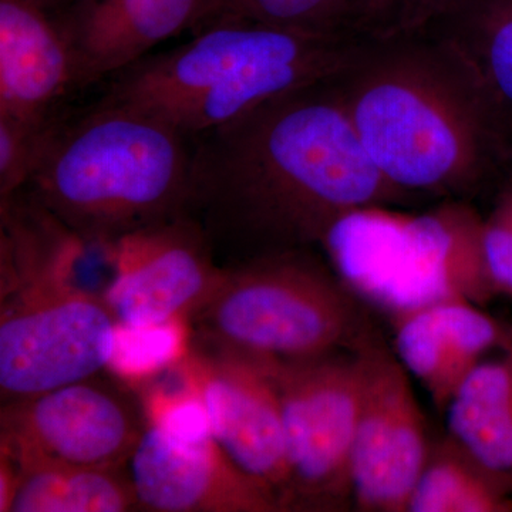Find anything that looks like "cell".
<instances>
[{
  "instance_id": "obj_1",
  "label": "cell",
  "mask_w": 512,
  "mask_h": 512,
  "mask_svg": "<svg viewBox=\"0 0 512 512\" xmlns=\"http://www.w3.org/2000/svg\"><path fill=\"white\" fill-rule=\"evenodd\" d=\"M407 198L367 156L330 77L197 138L187 215L224 266L322 245L350 212Z\"/></svg>"
},
{
  "instance_id": "obj_2",
  "label": "cell",
  "mask_w": 512,
  "mask_h": 512,
  "mask_svg": "<svg viewBox=\"0 0 512 512\" xmlns=\"http://www.w3.org/2000/svg\"><path fill=\"white\" fill-rule=\"evenodd\" d=\"M333 82L367 156L409 197H466L508 170L503 119L431 30L365 39Z\"/></svg>"
},
{
  "instance_id": "obj_3",
  "label": "cell",
  "mask_w": 512,
  "mask_h": 512,
  "mask_svg": "<svg viewBox=\"0 0 512 512\" xmlns=\"http://www.w3.org/2000/svg\"><path fill=\"white\" fill-rule=\"evenodd\" d=\"M194 141L101 99L62 117L23 194L94 247L188 214Z\"/></svg>"
},
{
  "instance_id": "obj_4",
  "label": "cell",
  "mask_w": 512,
  "mask_h": 512,
  "mask_svg": "<svg viewBox=\"0 0 512 512\" xmlns=\"http://www.w3.org/2000/svg\"><path fill=\"white\" fill-rule=\"evenodd\" d=\"M363 42L220 20L114 74L101 99L136 107L195 141L268 100L335 77Z\"/></svg>"
},
{
  "instance_id": "obj_5",
  "label": "cell",
  "mask_w": 512,
  "mask_h": 512,
  "mask_svg": "<svg viewBox=\"0 0 512 512\" xmlns=\"http://www.w3.org/2000/svg\"><path fill=\"white\" fill-rule=\"evenodd\" d=\"M83 245L47 215H23L0 231L2 403L106 370L116 320L103 295L74 278Z\"/></svg>"
},
{
  "instance_id": "obj_6",
  "label": "cell",
  "mask_w": 512,
  "mask_h": 512,
  "mask_svg": "<svg viewBox=\"0 0 512 512\" xmlns=\"http://www.w3.org/2000/svg\"><path fill=\"white\" fill-rule=\"evenodd\" d=\"M387 208L350 212L323 239L333 271L356 298L394 320L434 303L483 305L497 295L476 211L461 202L420 215Z\"/></svg>"
},
{
  "instance_id": "obj_7",
  "label": "cell",
  "mask_w": 512,
  "mask_h": 512,
  "mask_svg": "<svg viewBox=\"0 0 512 512\" xmlns=\"http://www.w3.org/2000/svg\"><path fill=\"white\" fill-rule=\"evenodd\" d=\"M355 298L313 248L289 249L224 265L191 320L195 338L218 348L306 359L372 343Z\"/></svg>"
},
{
  "instance_id": "obj_8",
  "label": "cell",
  "mask_w": 512,
  "mask_h": 512,
  "mask_svg": "<svg viewBox=\"0 0 512 512\" xmlns=\"http://www.w3.org/2000/svg\"><path fill=\"white\" fill-rule=\"evenodd\" d=\"M373 345L296 360L259 356L278 390L284 421L282 511L352 507L350 458Z\"/></svg>"
},
{
  "instance_id": "obj_9",
  "label": "cell",
  "mask_w": 512,
  "mask_h": 512,
  "mask_svg": "<svg viewBox=\"0 0 512 512\" xmlns=\"http://www.w3.org/2000/svg\"><path fill=\"white\" fill-rule=\"evenodd\" d=\"M93 379L2 403L0 451L19 466L123 467L143 434V420Z\"/></svg>"
},
{
  "instance_id": "obj_10",
  "label": "cell",
  "mask_w": 512,
  "mask_h": 512,
  "mask_svg": "<svg viewBox=\"0 0 512 512\" xmlns=\"http://www.w3.org/2000/svg\"><path fill=\"white\" fill-rule=\"evenodd\" d=\"M177 370L200 394L215 441L282 511L288 485L284 421L264 359L195 338Z\"/></svg>"
},
{
  "instance_id": "obj_11",
  "label": "cell",
  "mask_w": 512,
  "mask_h": 512,
  "mask_svg": "<svg viewBox=\"0 0 512 512\" xmlns=\"http://www.w3.org/2000/svg\"><path fill=\"white\" fill-rule=\"evenodd\" d=\"M107 251L113 274L101 295L114 320L124 325L192 318L224 274L190 215L127 235Z\"/></svg>"
},
{
  "instance_id": "obj_12",
  "label": "cell",
  "mask_w": 512,
  "mask_h": 512,
  "mask_svg": "<svg viewBox=\"0 0 512 512\" xmlns=\"http://www.w3.org/2000/svg\"><path fill=\"white\" fill-rule=\"evenodd\" d=\"M430 448L409 372L399 359L373 345L350 458L352 507L407 512Z\"/></svg>"
},
{
  "instance_id": "obj_13",
  "label": "cell",
  "mask_w": 512,
  "mask_h": 512,
  "mask_svg": "<svg viewBox=\"0 0 512 512\" xmlns=\"http://www.w3.org/2000/svg\"><path fill=\"white\" fill-rule=\"evenodd\" d=\"M138 508L154 512H278L258 481L214 437L183 441L144 426L130 460Z\"/></svg>"
},
{
  "instance_id": "obj_14",
  "label": "cell",
  "mask_w": 512,
  "mask_h": 512,
  "mask_svg": "<svg viewBox=\"0 0 512 512\" xmlns=\"http://www.w3.org/2000/svg\"><path fill=\"white\" fill-rule=\"evenodd\" d=\"M221 0H74L57 26L76 64L79 90L107 82L165 40L204 28Z\"/></svg>"
},
{
  "instance_id": "obj_15",
  "label": "cell",
  "mask_w": 512,
  "mask_h": 512,
  "mask_svg": "<svg viewBox=\"0 0 512 512\" xmlns=\"http://www.w3.org/2000/svg\"><path fill=\"white\" fill-rule=\"evenodd\" d=\"M77 90L72 49L55 19L26 0H0V114L52 123Z\"/></svg>"
},
{
  "instance_id": "obj_16",
  "label": "cell",
  "mask_w": 512,
  "mask_h": 512,
  "mask_svg": "<svg viewBox=\"0 0 512 512\" xmlns=\"http://www.w3.org/2000/svg\"><path fill=\"white\" fill-rule=\"evenodd\" d=\"M393 323L397 359L441 412L484 356L512 340L510 330L468 301L434 303Z\"/></svg>"
},
{
  "instance_id": "obj_17",
  "label": "cell",
  "mask_w": 512,
  "mask_h": 512,
  "mask_svg": "<svg viewBox=\"0 0 512 512\" xmlns=\"http://www.w3.org/2000/svg\"><path fill=\"white\" fill-rule=\"evenodd\" d=\"M446 413L448 436L512 488V340L471 372Z\"/></svg>"
},
{
  "instance_id": "obj_18",
  "label": "cell",
  "mask_w": 512,
  "mask_h": 512,
  "mask_svg": "<svg viewBox=\"0 0 512 512\" xmlns=\"http://www.w3.org/2000/svg\"><path fill=\"white\" fill-rule=\"evenodd\" d=\"M420 28L436 33L476 74L512 133V0H447Z\"/></svg>"
},
{
  "instance_id": "obj_19",
  "label": "cell",
  "mask_w": 512,
  "mask_h": 512,
  "mask_svg": "<svg viewBox=\"0 0 512 512\" xmlns=\"http://www.w3.org/2000/svg\"><path fill=\"white\" fill-rule=\"evenodd\" d=\"M137 508L133 483L121 467L37 463L19 466L10 512H124Z\"/></svg>"
},
{
  "instance_id": "obj_20",
  "label": "cell",
  "mask_w": 512,
  "mask_h": 512,
  "mask_svg": "<svg viewBox=\"0 0 512 512\" xmlns=\"http://www.w3.org/2000/svg\"><path fill=\"white\" fill-rule=\"evenodd\" d=\"M512 488L451 436L433 444L407 512H510Z\"/></svg>"
},
{
  "instance_id": "obj_21",
  "label": "cell",
  "mask_w": 512,
  "mask_h": 512,
  "mask_svg": "<svg viewBox=\"0 0 512 512\" xmlns=\"http://www.w3.org/2000/svg\"><path fill=\"white\" fill-rule=\"evenodd\" d=\"M194 339V325L188 316L151 325L116 322L106 370L137 392L180 365L190 355Z\"/></svg>"
},
{
  "instance_id": "obj_22",
  "label": "cell",
  "mask_w": 512,
  "mask_h": 512,
  "mask_svg": "<svg viewBox=\"0 0 512 512\" xmlns=\"http://www.w3.org/2000/svg\"><path fill=\"white\" fill-rule=\"evenodd\" d=\"M346 8L348 0H221L207 25L242 19L313 35H348Z\"/></svg>"
},
{
  "instance_id": "obj_23",
  "label": "cell",
  "mask_w": 512,
  "mask_h": 512,
  "mask_svg": "<svg viewBox=\"0 0 512 512\" xmlns=\"http://www.w3.org/2000/svg\"><path fill=\"white\" fill-rule=\"evenodd\" d=\"M60 119L30 123L0 114V201L9 200L29 183Z\"/></svg>"
},
{
  "instance_id": "obj_24",
  "label": "cell",
  "mask_w": 512,
  "mask_h": 512,
  "mask_svg": "<svg viewBox=\"0 0 512 512\" xmlns=\"http://www.w3.org/2000/svg\"><path fill=\"white\" fill-rule=\"evenodd\" d=\"M447 0H348L345 32L359 39H379L420 28Z\"/></svg>"
},
{
  "instance_id": "obj_25",
  "label": "cell",
  "mask_w": 512,
  "mask_h": 512,
  "mask_svg": "<svg viewBox=\"0 0 512 512\" xmlns=\"http://www.w3.org/2000/svg\"><path fill=\"white\" fill-rule=\"evenodd\" d=\"M483 249L495 293L512 296V221L500 202L484 220Z\"/></svg>"
},
{
  "instance_id": "obj_26",
  "label": "cell",
  "mask_w": 512,
  "mask_h": 512,
  "mask_svg": "<svg viewBox=\"0 0 512 512\" xmlns=\"http://www.w3.org/2000/svg\"><path fill=\"white\" fill-rule=\"evenodd\" d=\"M18 483V464L9 454L0 451V512H10Z\"/></svg>"
},
{
  "instance_id": "obj_27",
  "label": "cell",
  "mask_w": 512,
  "mask_h": 512,
  "mask_svg": "<svg viewBox=\"0 0 512 512\" xmlns=\"http://www.w3.org/2000/svg\"><path fill=\"white\" fill-rule=\"evenodd\" d=\"M26 2L32 3V5L42 9L43 12H46L47 15L55 19L57 16L62 15L64 10L69 8L74 0H26Z\"/></svg>"
},
{
  "instance_id": "obj_28",
  "label": "cell",
  "mask_w": 512,
  "mask_h": 512,
  "mask_svg": "<svg viewBox=\"0 0 512 512\" xmlns=\"http://www.w3.org/2000/svg\"><path fill=\"white\" fill-rule=\"evenodd\" d=\"M500 204L503 205L504 210L507 211L508 217H510L512 221V188L505 192L503 198L500 200Z\"/></svg>"
},
{
  "instance_id": "obj_29",
  "label": "cell",
  "mask_w": 512,
  "mask_h": 512,
  "mask_svg": "<svg viewBox=\"0 0 512 512\" xmlns=\"http://www.w3.org/2000/svg\"><path fill=\"white\" fill-rule=\"evenodd\" d=\"M507 164L508 170L512 171V133L510 134V138H508Z\"/></svg>"
}]
</instances>
